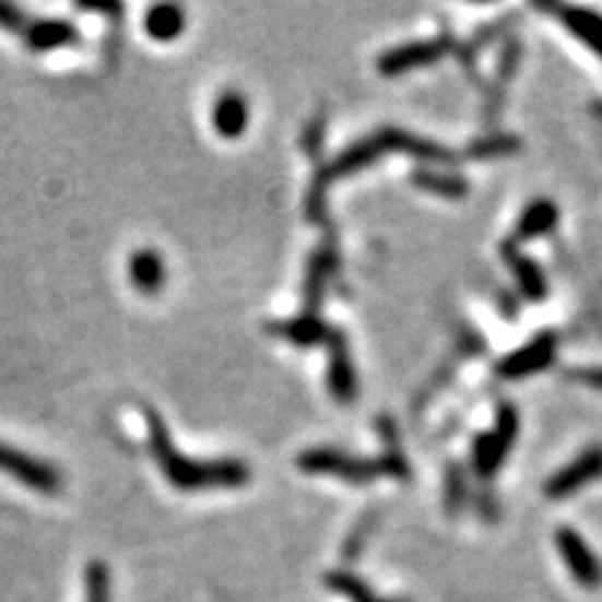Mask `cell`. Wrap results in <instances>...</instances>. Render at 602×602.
Masks as SVG:
<instances>
[{
  "instance_id": "6da1fadb",
  "label": "cell",
  "mask_w": 602,
  "mask_h": 602,
  "mask_svg": "<svg viewBox=\"0 0 602 602\" xmlns=\"http://www.w3.org/2000/svg\"><path fill=\"white\" fill-rule=\"evenodd\" d=\"M151 452H154L158 468L166 472L168 482L179 489H209V487H239L249 480V468L241 462H191L189 457L176 452L168 437L164 420L149 412Z\"/></svg>"
},
{
  "instance_id": "7a4b0ae2",
  "label": "cell",
  "mask_w": 602,
  "mask_h": 602,
  "mask_svg": "<svg viewBox=\"0 0 602 602\" xmlns=\"http://www.w3.org/2000/svg\"><path fill=\"white\" fill-rule=\"evenodd\" d=\"M271 332L279 337L292 339L296 344H327L329 357H332V367H329V385L337 400H352L354 397V369L350 364V354H346L344 337L337 329L327 327L324 321H317L314 317L292 319L286 324H271Z\"/></svg>"
},
{
  "instance_id": "3957f363",
  "label": "cell",
  "mask_w": 602,
  "mask_h": 602,
  "mask_svg": "<svg viewBox=\"0 0 602 602\" xmlns=\"http://www.w3.org/2000/svg\"><path fill=\"white\" fill-rule=\"evenodd\" d=\"M299 468L307 472L337 474V477L357 482V485L369 482L377 472H394V474L404 472L402 462H381V464L357 462V460H350V457L334 452V449H314V452H307L304 457H299Z\"/></svg>"
},
{
  "instance_id": "277c9868",
  "label": "cell",
  "mask_w": 602,
  "mask_h": 602,
  "mask_svg": "<svg viewBox=\"0 0 602 602\" xmlns=\"http://www.w3.org/2000/svg\"><path fill=\"white\" fill-rule=\"evenodd\" d=\"M557 550L563 555L567 570L575 578V582L585 590H598L602 588V563L595 557V553L585 545V540L575 530H557L555 535Z\"/></svg>"
},
{
  "instance_id": "5b68a950",
  "label": "cell",
  "mask_w": 602,
  "mask_h": 602,
  "mask_svg": "<svg viewBox=\"0 0 602 602\" xmlns=\"http://www.w3.org/2000/svg\"><path fill=\"white\" fill-rule=\"evenodd\" d=\"M0 470L13 474V477H19L23 485H28L38 492H58V487H61L58 474L54 470L36 460H31V457L15 452V449L0 447Z\"/></svg>"
},
{
  "instance_id": "8992f818",
  "label": "cell",
  "mask_w": 602,
  "mask_h": 602,
  "mask_svg": "<svg viewBox=\"0 0 602 602\" xmlns=\"http://www.w3.org/2000/svg\"><path fill=\"white\" fill-rule=\"evenodd\" d=\"M337 267V246L334 239H327V244L314 253L309 271H307V284H304V296H307V307L314 311L319 307V299L324 296V286L332 276Z\"/></svg>"
},
{
  "instance_id": "52a82bcc",
  "label": "cell",
  "mask_w": 602,
  "mask_h": 602,
  "mask_svg": "<svg viewBox=\"0 0 602 602\" xmlns=\"http://www.w3.org/2000/svg\"><path fill=\"white\" fill-rule=\"evenodd\" d=\"M598 474H602V452H592L585 457V460L575 462L573 468H567L565 472H559L557 477L547 485V495L550 497H563L570 495L582 485H588L590 480H595Z\"/></svg>"
},
{
  "instance_id": "ba28073f",
  "label": "cell",
  "mask_w": 602,
  "mask_h": 602,
  "mask_svg": "<svg viewBox=\"0 0 602 602\" xmlns=\"http://www.w3.org/2000/svg\"><path fill=\"white\" fill-rule=\"evenodd\" d=\"M25 38L33 50H54L79 44V31L66 21H38L25 28Z\"/></svg>"
},
{
  "instance_id": "9c48e42d",
  "label": "cell",
  "mask_w": 602,
  "mask_h": 602,
  "mask_svg": "<svg viewBox=\"0 0 602 602\" xmlns=\"http://www.w3.org/2000/svg\"><path fill=\"white\" fill-rule=\"evenodd\" d=\"M442 50H445L442 44H414V46H404V48H397V50H392V54H387L385 58H381L379 68L385 73H400V71H406V68H414V66L435 61V58L439 54H442Z\"/></svg>"
},
{
  "instance_id": "30bf717a",
  "label": "cell",
  "mask_w": 602,
  "mask_h": 602,
  "mask_svg": "<svg viewBox=\"0 0 602 602\" xmlns=\"http://www.w3.org/2000/svg\"><path fill=\"white\" fill-rule=\"evenodd\" d=\"M246 118H249V111H246V101L239 93H224L219 98L214 108V126L219 133L234 139V135H239L246 129Z\"/></svg>"
},
{
  "instance_id": "8fae6325",
  "label": "cell",
  "mask_w": 602,
  "mask_h": 602,
  "mask_svg": "<svg viewBox=\"0 0 602 602\" xmlns=\"http://www.w3.org/2000/svg\"><path fill=\"white\" fill-rule=\"evenodd\" d=\"M131 279L135 290L156 292L164 284V261L154 251H135L131 259Z\"/></svg>"
},
{
  "instance_id": "7c38bea8",
  "label": "cell",
  "mask_w": 602,
  "mask_h": 602,
  "mask_svg": "<svg viewBox=\"0 0 602 602\" xmlns=\"http://www.w3.org/2000/svg\"><path fill=\"white\" fill-rule=\"evenodd\" d=\"M327 588L332 592H337V595H344L350 602H397V600L379 598L367 582L359 580L357 575L344 573V570L329 573L327 575Z\"/></svg>"
},
{
  "instance_id": "4fadbf2b",
  "label": "cell",
  "mask_w": 602,
  "mask_h": 602,
  "mask_svg": "<svg viewBox=\"0 0 602 602\" xmlns=\"http://www.w3.org/2000/svg\"><path fill=\"white\" fill-rule=\"evenodd\" d=\"M146 28L158 40H172L184 31V11L176 5H158L149 13Z\"/></svg>"
},
{
  "instance_id": "5bb4252c",
  "label": "cell",
  "mask_w": 602,
  "mask_h": 602,
  "mask_svg": "<svg viewBox=\"0 0 602 602\" xmlns=\"http://www.w3.org/2000/svg\"><path fill=\"white\" fill-rule=\"evenodd\" d=\"M86 602H111V578L104 563H91L86 570Z\"/></svg>"
},
{
  "instance_id": "9a60e30c",
  "label": "cell",
  "mask_w": 602,
  "mask_h": 602,
  "mask_svg": "<svg viewBox=\"0 0 602 602\" xmlns=\"http://www.w3.org/2000/svg\"><path fill=\"white\" fill-rule=\"evenodd\" d=\"M570 23L575 25V31H578L580 36H585L592 46L602 50V23L598 19H592L588 13H578Z\"/></svg>"
}]
</instances>
